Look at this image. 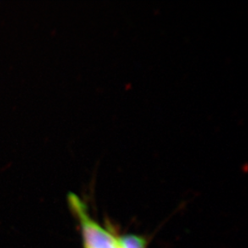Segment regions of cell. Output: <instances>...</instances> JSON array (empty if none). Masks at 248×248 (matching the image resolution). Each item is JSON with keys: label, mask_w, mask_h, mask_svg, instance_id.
Wrapping results in <instances>:
<instances>
[{"label": "cell", "mask_w": 248, "mask_h": 248, "mask_svg": "<svg viewBox=\"0 0 248 248\" xmlns=\"http://www.w3.org/2000/svg\"><path fill=\"white\" fill-rule=\"evenodd\" d=\"M68 203L80 222L84 248H121L117 237L93 219L79 197L68 194Z\"/></svg>", "instance_id": "1"}, {"label": "cell", "mask_w": 248, "mask_h": 248, "mask_svg": "<svg viewBox=\"0 0 248 248\" xmlns=\"http://www.w3.org/2000/svg\"><path fill=\"white\" fill-rule=\"evenodd\" d=\"M121 248H145V239L136 234H126L117 238Z\"/></svg>", "instance_id": "2"}]
</instances>
